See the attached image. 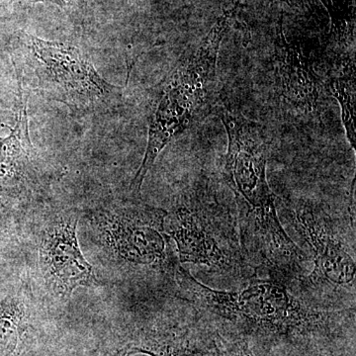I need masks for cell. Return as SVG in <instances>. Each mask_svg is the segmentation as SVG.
I'll list each match as a JSON object with an SVG mask.
<instances>
[{"label":"cell","instance_id":"1","mask_svg":"<svg viewBox=\"0 0 356 356\" xmlns=\"http://www.w3.org/2000/svg\"><path fill=\"white\" fill-rule=\"evenodd\" d=\"M240 4L241 0H236L235 6L224 11L202 41L182 54L154 89L149 103L146 153L130 184L134 193H139L165 147L214 110L219 51Z\"/></svg>","mask_w":356,"mask_h":356},{"label":"cell","instance_id":"2","mask_svg":"<svg viewBox=\"0 0 356 356\" xmlns=\"http://www.w3.org/2000/svg\"><path fill=\"white\" fill-rule=\"evenodd\" d=\"M172 270L186 299L245 336L267 343L298 341L331 325V314L305 305L276 281L257 280L240 291H222L199 282L178 262Z\"/></svg>","mask_w":356,"mask_h":356},{"label":"cell","instance_id":"3","mask_svg":"<svg viewBox=\"0 0 356 356\" xmlns=\"http://www.w3.org/2000/svg\"><path fill=\"white\" fill-rule=\"evenodd\" d=\"M213 111L221 119L228 135L222 172L225 181L242 204L250 226L275 259L300 261L303 254L281 225L267 180L269 140L264 129L224 104L217 103Z\"/></svg>","mask_w":356,"mask_h":356},{"label":"cell","instance_id":"4","mask_svg":"<svg viewBox=\"0 0 356 356\" xmlns=\"http://www.w3.org/2000/svg\"><path fill=\"white\" fill-rule=\"evenodd\" d=\"M28 46L40 88L50 99L79 115L97 113L120 102L122 89L105 81L74 44L28 35Z\"/></svg>","mask_w":356,"mask_h":356},{"label":"cell","instance_id":"5","mask_svg":"<svg viewBox=\"0 0 356 356\" xmlns=\"http://www.w3.org/2000/svg\"><path fill=\"white\" fill-rule=\"evenodd\" d=\"M166 211L140 204L110 206L90 215L98 242L118 261L137 266H170Z\"/></svg>","mask_w":356,"mask_h":356},{"label":"cell","instance_id":"6","mask_svg":"<svg viewBox=\"0 0 356 356\" xmlns=\"http://www.w3.org/2000/svg\"><path fill=\"white\" fill-rule=\"evenodd\" d=\"M77 219L63 215L46 225L39 245V264L47 287L67 299L79 287L95 284V268L83 257L77 241Z\"/></svg>","mask_w":356,"mask_h":356},{"label":"cell","instance_id":"7","mask_svg":"<svg viewBox=\"0 0 356 356\" xmlns=\"http://www.w3.org/2000/svg\"><path fill=\"white\" fill-rule=\"evenodd\" d=\"M165 232L177 243L180 262L222 270L232 269L236 264L231 248L218 238L208 218L194 206L181 203L166 211Z\"/></svg>","mask_w":356,"mask_h":356},{"label":"cell","instance_id":"8","mask_svg":"<svg viewBox=\"0 0 356 356\" xmlns=\"http://www.w3.org/2000/svg\"><path fill=\"white\" fill-rule=\"evenodd\" d=\"M295 217L300 234L314 252V270L307 281L334 287L355 285V261L329 222L308 205L300 206Z\"/></svg>","mask_w":356,"mask_h":356},{"label":"cell","instance_id":"9","mask_svg":"<svg viewBox=\"0 0 356 356\" xmlns=\"http://www.w3.org/2000/svg\"><path fill=\"white\" fill-rule=\"evenodd\" d=\"M15 70L18 84L17 119L9 136L0 140V192L6 194H18L26 188L34 159L22 74L16 65Z\"/></svg>","mask_w":356,"mask_h":356},{"label":"cell","instance_id":"10","mask_svg":"<svg viewBox=\"0 0 356 356\" xmlns=\"http://www.w3.org/2000/svg\"><path fill=\"white\" fill-rule=\"evenodd\" d=\"M277 72L281 95L293 105L308 111L317 106L320 91L315 74L308 67L306 58L288 44L282 27L278 29Z\"/></svg>","mask_w":356,"mask_h":356},{"label":"cell","instance_id":"11","mask_svg":"<svg viewBox=\"0 0 356 356\" xmlns=\"http://www.w3.org/2000/svg\"><path fill=\"white\" fill-rule=\"evenodd\" d=\"M125 348L128 355L142 353L149 356H224L215 343H203L188 334L170 332L140 334ZM226 356H229L228 353Z\"/></svg>","mask_w":356,"mask_h":356},{"label":"cell","instance_id":"12","mask_svg":"<svg viewBox=\"0 0 356 356\" xmlns=\"http://www.w3.org/2000/svg\"><path fill=\"white\" fill-rule=\"evenodd\" d=\"M327 88L339 102L346 137L355 147V58H339L327 79Z\"/></svg>","mask_w":356,"mask_h":356},{"label":"cell","instance_id":"13","mask_svg":"<svg viewBox=\"0 0 356 356\" xmlns=\"http://www.w3.org/2000/svg\"><path fill=\"white\" fill-rule=\"evenodd\" d=\"M24 301L8 297L0 302V356H20L28 329Z\"/></svg>","mask_w":356,"mask_h":356},{"label":"cell","instance_id":"14","mask_svg":"<svg viewBox=\"0 0 356 356\" xmlns=\"http://www.w3.org/2000/svg\"><path fill=\"white\" fill-rule=\"evenodd\" d=\"M331 18V35L339 44L355 38V0H321Z\"/></svg>","mask_w":356,"mask_h":356},{"label":"cell","instance_id":"15","mask_svg":"<svg viewBox=\"0 0 356 356\" xmlns=\"http://www.w3.org/2000/svg\"><path fill=\"white\" fill-rule=\"evenodd\" d=\"M227 351L231 356H257L254 351L250 350V346L245 339H240L234 343L227 346Z\"/></svg>","mask_w":356,"mask_h":356},{"label":"cell","instance_id":"16","mask_svg":"<svg viewBox=\"0 0 356 356\" xmlns=\"http://www.w3.org/2000/svg\"><path fill=\"white\" fill-rule=\"evenodd\" d=\"M32 2H50V3L56 4V6L67 8V7L74 6L79 0H31Z\"/></svg>","mask_w":356,"mask_h":356},{"label":"cell","instance_id":"17","mask_svg":"<svg viewBox=\"0 0 356 356\" xmlns=\"http://www.w3.org/2000/svg\"><path fill=\"white\" fill-rule=\"evenodd\" d=\"M280 1L286 2V3L291 4V6L303 7L304 6H306L308 0H280Z\"/></svg>","mask_w":356,"mask_h":356},{"label":"cell","instance_id":"18","mask_svg":"<svg viewBox=\"0 0 356 356\" xmlns=\"http://www.w3.org/2000/svg\"><path fill=\"white\" fill-rule=\"evenodd\" d=\"M104 356H129L127 353V350H126L125 346L122 348L121 350L115 351L113 353H108V355Z\"/></svg>","mask_w":356,"mask_h":356},{"label":"cell","instance_id":"19","mask_svg":"<svg viewBox=\"0 0 356 356\" xmlns=\"http://www.w3.org/2000/svg\"><path fill=\"white\" fill-rule=\"evenodd\" d=\"M2 208H3V203H2L1 200H0V210H1Z\"/></svg>","mask_w":356,"mask_h":356}]
</instances>
